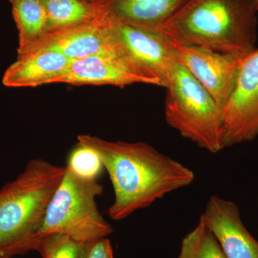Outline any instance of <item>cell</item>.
<instances>
[{"mask_svg":"<svg viewBox=\"0 0 258 258\" xmlns=\"http://www.w3.org/2000/svg\"><path fill=\"white\" fill-rule=\"evenodd\" d=\"M77 139L78 144L96 152L109 175L114 201L108 213L115 221L195 181L189 168L145 142H110L87 134Z\"/></svg>","mask_w":258,"mask_h":258,"instance_id":"1","label":"cell"},{"mask_svg":"<svg viewBox=\"0 0 258 258\" xmlns=\"http://www.w3.org/2000/svg\"><path fill=\"white\" fill-rule=\"evenodd\" d=\"M254 0H186L159 30L184 45L245 56L255 50Z\"/></svg>","mask_w":258,"mask_h":258,"instance_id":"2","label":"cell"},{"mask_svg":"<svg viewBox=\"0 0 258 258\" xmlns=\"http://www.w3.org/2000/svg\"><path fill=\"white\" fill-rule=\"evenodd\" d=\"M66 166L32 159L0 189V258L34 250L40 226Z\"/></svg>","mask_w":258,"mask_h":258,"instance_id":"3","label":"cell"},{"mask_svg":"<svg viewBox=\"0 0 258 258\" xmlns=\"http://www.w3.org/2000/svg\"><path fill=\"white\" fill-rule=\"evenodd\" d=\"M164 88V116L168 125L209 152L223 150L222 111L203 85L176 62Z\"/></svg>","mask_w":258,"mask_h":258,"instance_id":"4","label":"cell"},{"mask_svg":"<svg viewBox=\"0 0 258 258\" xmlns=\"http://www.w3.org/2000/svg\"><path fill=\"white\" fill-rule=\"evenodd\" d=\"M103 192V186L98 180L82 177L66 166L37 232L35 244L39 238L50 234H63L81 243L111 235L113 227L102 216L96 203Z\"/></svg>","mask_w":258,"mask_h":258,"instance_id":"5","label":"cell"},{"mask_svg":"<svg viewBox=\"0 0 258 258\" xmlns=\"http://www.w3.org/2000/svg\"><path fill=\"white\" fill-rule=\"evenodd\" d=\"M112 32L117 52L151 85L164 87L177 62L171 39L159 29L123 24L112 23Z\"/></svg>","mask_w":258,"mask_h":258,"instance_id":"6","label":"cell"},{"mask_svg":"<svg viewBox=\"0 0 258 258\" xmlns=\"http://www.w3.org/2000/svg\"><path fill=\"white\" fill-rule=\"evenodd\" d=\"M224 147L258 137V49L244 56L235 88L222 111Z\"/></svg>","mask_w":258,"mask_h":258,"instance_id":"7","label":"cell"},{"mask_svg":"<svg viewBox=\"0 0 258 258\" xmlns=\"http://www.w3.org/2000/svg\"><path fill=\"white\" fill-rule=\"evenodd\" d=\"M171 46L176 62L203 85L222 111L235 88L244 56L221 53L173 40Z\"/></svg>","mask_w":258,"mask_h":258,"instance_id":"8","label":"cell"},{"mask_svg":"<svg viewBox=\"0 0 258 258\" xmlns=\"http://www.w3.org/2000/svg\"><path fill=\"white\" fill-rule=\"evenodd\" d=\"M40 50L55 51L74 60L116 51L111 21L101 13L90 21L50 30L18 50V55Z\"/></svg>","mask_w":258,"mask_h":258,"instance_id":"9","label":"cell"},{"mask_svg":"<svg viewBox=\"0 0 258 258\" xmlns=\"http://www.w3.org/2000/svg\"><path fill=\"white\" fill-rule=\"evenodd\" d=\"M64 83L71 86H114L151 83L132 67L117 51L96 54L72 61L60 76L50 84Z\"/></svg>","mask_w":258,"mask_h":258,"instance_id":"10","label":"cell"},{"mask_svg":"<svg viewBox=\"0 0 258 258\" xmlns=\"http://www.w3.org/2000/svg\"><path fill=\"white\" fill-rule=\"evenodd\" d=\"M216 237L227 258H258V241L244 225L238 207L213 195L200 217Z\"/></svg>","mask_w":258,"mask_h":258,"instance_id":"11","label":"cell"},{"mask_svg":"<svg viewBox=\"0 0 258 258\" xmlns=\"http://www.w3.org/2000/svg\"><path fill=\"white\" fill-rule=\"evenodd\" d=\"M59 52L40 50L19 54L5 71L3 84L8 88H35L50 84L72 62Z\"/></svg>","mask_w":258,"mask_h":258,"instance_id":"12","label":"cell"},{"mask_svg":"<svg viewBox=\"0 0 258 258\" xmlns=\"http://www.w3.org/2000/svg\"><path fill=\"white\" fill-rule=\"evenodd\" d=\"M186 0H98L95 4L113 23L158 29Z\"/></svg>","mask_w":258,"mask_h":258,"instance_id":"13","label":"cell"},{"mask_svg":"<svg viewBox=\"0 0 258 258\" xmlns=\"http://www.w3.org/2000/svg\"><path fill=\"white\" fill-rule=\"evenodd\" d=\"M19 32L18 50L42 36L47 30V16L43 0H10Z\"/></svg>","mask_w":258,"mask_h":258,"instance_id":"14","label":"cell"},{"mask_svg":"<svg viewBox=\"0 0 258 258\" xmlns=\"http://www.w3.org/2000/svg\"><path fill=\"white\" fill-rule=\"evenodd\" d=\"M43 3L47 16L46 32L90 21L102 13L96 5L84 0H43Z\"/></svg>","mask_w":258,"mask_h":258,"instance_id":"15","label":"cell"},{"mask_svg":"<svg viewBox=\"0 0 258 258\" xmlns=\"http://www.w3.org/2000/svg\"><path fill=\"white\" fill-rule=\"evenodd\" d=\"M176 258H227L217 242L203 220L190 231L182 241Z\"/></svg>","mask_w":258,"mask_h":258,"instance_id":"16","label":"cell"},{"mask_svg":"<svg viewBox=\"0 0 258 258\" xmlns=\"http://www.w3.org/2000/svg\"><path fill=\"white\" fill-rule=\"evenodd\" d=\"M83 244L63 234H50L37 240L35 250L42 258H80Z\"/></svg>","mask_w":258,"mask_h":258,"instance_id":"17","label":"cell"},{"mask_svg":"<svg viewBox=\"0 0 258 258\" xmlns=\"http://www.w3.org/2000/svg\"><path fill=\"white\" fill-rule=\"evenodd\" d=\"M66 166L78 175L95 179L101 174L103 168L101 159L95 151L79 144L70 154Z\"/></svg>","mask_w":258,"mask_h":258,"instance_id":"18","label":"cell"},{"mask_svg":"<svg viewBox=\"0 0 258 258\" xmlns=\"http://www.w3.org/2000/svg\"><path fill=\"white\" fill-rule=\"evenodd\" d=\"M80 258H114L111 241L104 237L83 243Z\"/></svg>","mask_w":258,"mask_h":258,"instance_id":"19","label":"cell"},{"mask_svg":"<svg viewBox=\"0 0 258 258\" xmlns=\"http://www.w3.org/2000/svg\"><path fill=\"white\" fill-rule=\"evenodd\" d=\"M255 1L256 8H257V10L258 11V0H254Z\"/></svg>","mask_w":258,"mask_h":258,"instance_id":"20","label":"cell"}]
</instances>
